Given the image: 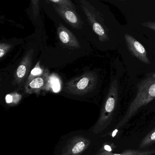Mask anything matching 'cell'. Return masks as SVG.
<instances>
[{
  "label": "cell",
  "mask_w": 155,
  "mask_h": 155,
  "mask_svg": "<svg viewBox=\"0 0 155 155\" xmlns=\"http://www.w3.org/2000/svg\"><path fill=\"white\" fill-rule=\"evenodd\" d=\"M137 95L129 106L126 114L116 126V128L124 127L139 109L155 99V72L148 73L144 79L138 83Z\"/></svg>",
  "instance_id": "cell-1"
},
{
  "label": "cell",
  "mask_w": 155,
  "mask_h": 155,
  "mask_svg": "<svg viewBox=\"0 0 155 155\" xmlns=\"http://www.w3.org/2000/svg\"><path fill=\"white\" fill-rule=\"evenodd\" d=\"M89 139L76 136L70 140L62 150L60 155H79L90 145Z\"/></svg>",
  "instance_id": "cell-4"
},
{
  "label": "cell",
  "mask_w": 155,
  "mask_h": 155,
  "mask_svg": "<svg viewBox=\"0 0 155 155\" xmlns=\"http://www.w3.org/2000/svg\"><path fill=\"white\" fill-rule=\"evenodd\" d=\"M27 71V68L25 65L21 64L18 68L17 71V77L19 78H22L25 76Z\"/></svg>",
  "instance_id": "cell-15"
},
{
  "label": "cell",
  "mask_w": 155,
  "mask_h": 155,
  "mask_svg": "<svg viewBox=\"0 0 155 155\" xmlns=\"http://www.w3.org/2000/svg\"><path fill=\"white\" fill-rule=\"evenodd\" d=\"M58 35L61 41L67 46L74 48H79L80 46L76 37L63 25L59 27Z\"/></svg>",
  "instance_id": "cell-8"
},
{
  "label": "cell",
  "mask_w": 155,
  "mask_h": 155,
  "mask_svg": "<svg viewBox=\"0 0 155 155\" xmlns=\"http://www.w3.org/2000/svg\"><path fill=\"white\" fill-rule=\"evenodd\" d=\"M42 71L39 68H35L31 71V74L33 76H38L42 73Z\"/></svg>",
  "instance_id": "cell-18"
},
{
  "label": "cell",
  "mask_w": 155,
  "mask_h": 155,
  "mask_svg": "<svg viewBox=\"0 0 155 155\" xmlns=\"http://www.w3.org/2000/svg\"><path fill=\"white\" fill-rule=\"evenodd\" d=\"M21 96L18 94H8L6 97V101L7 103H16L18 102L20 99Z\"/></svg>",
  "instance_id": "cell-13"
},
{
  "label": "cell",
  "mask_w": 155,
  "mask_h": 155,
  "mask_svg": "<svg viewBox=\"0 0 155 155\" xmlns=\"http://www.w3.org/2000/svg\"><path fill=\"white\" fill-rule=\"evenodd\" d=\"M124 37L126 45L130 53L143 63L150 64V61L147 56V51L144 46L130 34L126 33L124 34Z\"/></svg>",
  "instance_id": "cell-5"
},
{
  "label": "cell",
  "mask_w": 155,
  "mask_h": 155,
  "mask_svg": "<svg viewBox=\"0 0 155 155\" xmlns=\"http://www.w3.org/2000/svg\"><path fill=\"white\" fill-rule=\"evenodd\" d=\"M141 25L145 28L155 31V22L153 21H146L141 23Z\"/></svg>",
  "instance_id": "cell-16"
},
{
  "label": "cell",
  "mask_w": 155,
  "mask_h": 155,
  "mask_svg": "<svg viewBox=\"0 0 155 155\" xmlns=\"http://www.w3.org/2000/svg\"><path fill=\"white\" fill-rule=\"evenodd\" d=\"M48 77L45 76L38 77L32 80L27 87L29 91H37L43 87L48 82Z\"/></svg>",
  "instance_id": "cell-10"
},
{
  "label": "cell",
  "mask_w": 155,
  "mask_h": 155,
  "mask_svg": "<svg viewBox=\"0 0 155 155\" xmlns=\"http://www.w3.org/2000/svg\"><path fill=\"white\" fill-rule=\"evenodd\" d=\"M118 84L114 80L110 87L108 93L101 110L99 118L93 128L95 134L105 130L111 123L118 100Z\"/></svg>",
  "instance_id": "cell-2"
},
{
  "label": "cell",
  "mask_w": 155,
  "mask_h": 155,
  "mask_svg": "<svg viewBox=\"0 0 155 155\" xmlns=\"http://www.w3.org/2000/svg\"><path fill=\"white\" fill-rule=\"evenodd\" d=\"M51 2L55 3V4H58L60 6H63V7H68V8H71L73 9V6L72 3L70 1H67V0H58V1H55V0H51L50 1Z\"/></svg>",
  "instance_id": "cell-14"
},
{
  "label": "cell",
  "mask_w": 155,
  "mask_h": 155,
  "mask_svg": "<svg viewBox=\"0 0 155 155\" xmlns=\"http://www.w3.org/2000/svg\"><path fill=\"white\" fill-rule=\"evenodd\" d=\"M51 84L53 91L55 92L59 91L61 88L60 83L58 78L52 77L51 78Z\"/></svg>",
  "instance_id": "cell-12"
},
{
  "label": "cell",
  "mask_w": 155,
  "mask_h": 155,
  "mask_svg": "<svg viewBox=\"0 0 155 155\" xmlns=\"http://www.w3.org/2000/svg\"><path fill=\"white\" fill-rule=\"evenodd\" d=\"M106 147L101 150L96 155H152L155 154V149H152L127 150L120 153H114L111 152V149Z\"/></svg>",
  "instance_id": "cell-9"
},
{
  "label": "cell",
  "mask_w": 155,
  "mask_h": 155,
  "mask_svg": "<svg viewBox=\"0 0 155 155\" xmlns=\"http://www.w3.org/2000/svg\"><path fill=\"white\" fill-rule=\"evenodd\" d=\"M54 7L62 18L71 26L76 28H81L82 21L73 9L63 6Z\"/></svg>",
  "instance_id": "cell-6"
},
{
  "label": "cell",
  "mask_w": 155,
  "mask_h": 155,
  "mask_svg": "<svg viewBox=\"0 0 155 155\" xmlns=\"http://www.w3.org/2000/svg\"><path fill=\"white\" fill-rule=\"evenodd\" d=\"M97 82L96 73L89 72L68 84L67 88L72 94L82 95L95 89Z\"/></svg>",
  "instance_id": "cell-3"
},
{
  "label": "cell",
  "mask_w": 155,
  "mask_h": 155,
  "mask_svg": "<svg viewBox=\"0 0 155 155\" xmlns=\"http://www.w3.org/2000/svg\"><path fill=\"white\" fill-rule=\"evenodd\" d=\"M155 142V128L147 135L140 143L139 149H144Z\"/></svg>",
  "instance_id": "cell-11"
},
{
  "label": "cell",
  "mask_w": 155,
  "mask_h": 155,
  "mask_svg": "<svg viewBox=\"0 0 155 155\" xmlns=\"http://www.w3.org/2000/svg\"><path fill=\"white\" fill-rule=\"evenodd\" d=\"M85 12L91 25L92 26L93 31L98 36L99 40L102 42L109 40L108 31L104 28L103 25L101 24L100 22L97 21L96 15L87 9H86Z\"/></svg>",
  "instance_id": "cell-7"
},
{
  "label": "cell",
  "mask_w": 155,
  "mask_h": 155,
  "mask_svg": "<svg viewBox=\"0 0 155 155\" xmlns=\"http://www.w3.org/2000/svg\"><path fill=\"white\" fill-rule=\"evenodd\" d=\"M8 46L6 45H4V44H1V46H0V58H2L3 56L5 55L6 52H7V50H8Z\"/></svg>",
  "instance_id": "cell-17"
}]
</instances>
